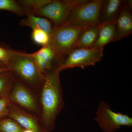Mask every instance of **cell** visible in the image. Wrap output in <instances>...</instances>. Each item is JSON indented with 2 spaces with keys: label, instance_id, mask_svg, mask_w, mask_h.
I'll return each instance as SVG.
<instances>
[{
  "label": "cell",
  "instance_id": "10",
  "mask_svg": "<svg viewBox=\"0 0 132 132\" xmlns=\"http://www.w3.org/2000/svg\"><path fill=\"white\" fill-rule=\"evenodd\" d=\"M39 71L45 76L55 70L53 62L55 59L54 51L49 45L43 46L37 52L29 54Z\"/></svg>",
  "mask_w": 132,
  "mask_h": 132
},
{
  "label": "cell",
  "instance_id": "1",
  "mask_svg": "<svg viewBox=\"0 0 132 132\" xmlns=\"http://www.w3.org/2000/svg\"><path fill=\"white\" fill-rule=\"evenodd\" d=\"M60 73L55 69L45 75L39 95L40 120L47 132L54 129L57 117L65 106Z\"/></svg>",
  "mask_w": 132,
  "mask_h": 132
},
{
  "label": "cell",
  "instance_id": "5",
  "mask_svg": "<svg viewBox=\"0 0 132 132\" xmlns=\"http://www.w3.org/2000/svg\"><path fill=\"white\" fill-rule=\"evenodd\" d=\"M103 1H85L73 10L67 22L79 27L99 26Z\"/></svg>",
  "mask_w": 132,
  "mask_h": 132
},
{
  "label": "cell",
  "instance_id": "12",
  "mask_svg": "<svg viewBox=\"0 0 132 132\" xmlns=\"http://www.w3.org/2000/svg\"><path fill=\"white\" fill-rule=\"evenodd\" d=\"M27 17L22 19L19 22L20 26L30 27L32 29L41 30L50 35L54 26L48 19L34 15L30 12H27Z\"/></svg>",
  "mask_w": 132,
  "mask_h": 132
},
{
  "label": "cell",
  "instance_id": "7",
  "mask_svg": "<svg viewBox=\"0 0 132 132\" xmlns=\"http://www.w3.org/2000/svg\"><path fill=\"white\" fill-rule=\"evenodd\" d=\"M7 98L11 103L38 116L40 119L39 95L15 78Z\"/></svg>",
  "mask_w": 132,
  "mask_h": 132
},
{
  "label": "cell",
  "instance_id": "20",
  "mask_svg": "<svg viewBox=\"0 0 132 132\" xmlns=\"http://www.w3.org/2000/svg\"><path fill=\"white\" fill-rule=\"evenodd\" d=\"M32 38L34 42L42 46L49 44L50 35L47 33L41 30L32 29Z\"/></svg>",
  "mask_w": 132,
  "mask_h": 132
},
{
  "label": "cell",
  "instance_id": "24",
  "mask_svg": "<svg viewBox=\"0 0 132 132\" xmlns=\"http://www.w3.org/2000/svg\"><path fill=\"white\" fill-rule=\"evenodd\" d=\"M7 67L5 65V64H3V63H2V62H0V67Z\"/></svg>",
  "mask_w": 132,
  "mask_h": 132
},
{
  "label": "cell",
  "instance_id": "9",
  "mask_svg": "<svg viewBox=\"0 0 132 132\" xmlns=\"http://www.w3.org/2000/svg\"><path fill=\"white\" fill-rule=\"evenodd\" d=\"M8 117L16 121L24 129L33 132H47L39 118L11 102Z\"/></svg>",
  "mask_w": 132,
  "mask_h": 132
},
{
  "label": "cell",
  "instance_id": "14",
  "mask_svg": "<svg viewBox=\"0 0 132 132\" xmlns=\"http://www.w3.org/2000/svg\"><path fill=\"white\" fill-rule=\"evenodd\" d=\"M116 29L114 23L101 24L100 26L98 36L94 47L104 50L107 44L116 41Z\"/></svg>",
  "mask_w": 132,
  "mask_h": 132
},
{
  "label": "cell",
  "instance_id": "19",
  "mask_svg": "<svg viewBox=\"0 0 132 132\" xmlns=\"http://www.w3.org/2000/svg\"><path fill=\"white\" fill-rule=\"evenodd\" d=\"M52 0H23L17 1L28 12L36 10L52 1Z\"/></svg>",
  "mask_w": 132,
  "mask_h": 132
},
{
  "label": "cell",
  "instance_id": "22",
  "mask_svg": "<svg viewBox=\"0 0 132 132\" xmlns=\"http://www.w3.org/2000/svg\"><path fill=\"white\" fill-rule=\"evenodd\" d=\"M9 60V54L7 48L2 47L0 46V62L3 63L7 67Z\"/></svg>",
  "mask_w": 132,
  "mask_h": 132
},
{
  "label": "cell",
  "instance_id": "21",
  "mask_svg": "<svg viewBox=\"0 0 132 132\" xmlns=\"http://www.w3.org/2000/svg\"><path fill=\"white\" fill-rule=\"evenodd\" d=\"M10 103L7 97H0V120L8 117Z\"/></svg>",
  "mask_w": 132,
  "mask_h": 132
},
{
  "label": "cell",
  "instance_id": "3",
  "mask_svg": "<svg viewBox=\"0 0 132 132\" xmlns=\"http://www.w3.org/2000/svg\"><path fill=\"white\" fill-rule=\"evenodd\" d=\"M84 27L68 22L54 26L50 35L49 44L54 51L55 60L60 62V65L68 55L76 48L78 38Z\"/></svg>",
  "mask_w": 132,
  "mask_h": 132
},
{
  "label": "cell",
  "instance_id": "13",
  "mask_svg": "<svg viewBox=\"0 0 132 132\" xmlns=\"http://www.w3.org/2000/svg\"><path fill=\"white\" fill-rule=\"evenodd\" d=\"M100 26L84 27L78 38L76 48L94 47L98 36Z\"/></svg>",
  "mask_w": 132,
  "mask_h": 132
},
{
  "label": "cell",
  "instance_id": "16",
  "mask_svg": "<svg viewBox=\"0 0 132 132\" xmlns=\"http://www.w3.org/2000/svg\"><path fill=\"white\" fill-rule=\"evenodd\" d=\"M15 77L10 70L0 74V97H7Z\"/></svg>",
  "mask_w": 132,
  "mask_h": 132
},
{
  "label": "cell",
  "instance_id": "18",
  "mask_svg": "<svg viewBox=\"0 0 132 132\" xmlns=\"http://www.w3.org/2000/svg\"><path fill=\"white\" fill-rule=\"evenodd\" d=\"M24 130L16 121L9 117L0 120V132H23Z\"/></svg>",
  "mask_w": 132,
  "mask_h": 132
},
{
  "label": "cell",
  "instance_id": "2",
  "mask_svg": "<svg viewBox=\"0 0 132 132\" xmlns=\"http://www.w3.org/2000/svg\"><path fill=\"white\" fill-rule=\"evenodd\" d=\"M7 49L9 54L7 67L16 79L39 95L45 76L39 71L29 54Z\"/></svg>",
  "mask_w": 132,
  "mask_h": 132
},
{
  "label": "cell",
  "instance_id": "25",
  "mask_svg": "<svg viewBox=\"0 0 132 132\" xmlns=\"http://www.w3.org/2000/svg\"><path fill=\"white\" fill-rule=\"evenodd\" d=\"M23 132H33L32 131L30 130H26V129H24Z\"/></svg>",
  "mask_w": 132,
  "mask_h": 132
},
{
  "label": "cell",
  "instance_id": "6",
  "mask_svg": "<svg viewBox=\"0 0 132 132\" xmlns=\"http://www.w3.org/2000/svg\"><path fill=\"white\" fill-rule=\"evenodd\" d=\"M94 120L104 132H115L122 127L132 126V119L127 114L114 112L104 101L99 102Z\"/></svg>",
  "mask_w": 132,
  "mask_h": 132
},
{
  "label": "cell",
  "instance_id": "8",
  "mask_svg": "<svg viewBox=\"0 0 132 132\" xmlns=\"http://www.w3.org/2000/svg\"><path fill=\"white\" fill-rule=\"evenodd\" d=\"M103 50L95 47L75 48L68 55L55 70L60 72L68 69L76 67L84 69L88 66H94L101 60Z\"/></svg>",
  "mask_w": 132,
  "mask_h": 132
},
{
  "label": "cell",
  "instance_id": "11",
  "mask_svg": "<svg viewBox=\"0 0 132 132\" xmlns=\"http://www.w3.org/2000/svg\"><path fill=\"white\" fill-rule=\"evenodd\" d=\"M116 29V41L120 40L130 35L132 32V15L131 9L122 3L114 22Z\"/></svg>",
  "mask_w": 132,
  "mask_h": 132
},
{
  "label": "cell",
  "instance_id": "15",
  "mask_svg": "<svg viewBox=\"0 0 132 132\" xmlns=\"http://www.w3.org/2000/svg\"><path fill=\"white\" fill-rule=\"evenodd\" d=\"M121 0L103 1L101 24L114 23L122 5Z\"/></svg>",
  "mask_w": 132,
  "mask_h": 132
},
{
  "label": "cell",
  "instance_id": "4",
  "mask_svg": "<svg viewBox=\"0 0 132 132\" xmlns=\"http://www.w3.org/2000/svg\"><path fill=\"white\" fill-rule=\"evenodd\" d=\"M85 1V0H52L39 9L28 12L36 16L44 17L52 22L54 26H59L67 22L73 10Z\"/></svg>",
  "mask_w": 132,
  "mask_h": 132
},
{
  "label": "cell",
  "instance_id": "17",
  "mask_svg": "<svg viewBox=\"0 0 132 132\" xmlns=\"http://www.w3.org/2000/svg\"><path fill=\"white\" fill-rule=\"evenodd\" d=\"M0 10L12 12L19 16L27 15V11L23 7L13 0H0Z\"/></svg>",
  "mask_w": 132,
  "mask_h": 132
},
{
  "label": "cell",
  "instance_id": "23",
  "mask_svg": "<svg viewBox=\"0 0 132 132\" xmlns=\"http://www.w3.org/2000/svg\"><path fill=\"white\" fill-rule=\"evenodd\" d=\"M9 70H10L7 67H0V74Z\"/></svg>",
  "mask_w": 132,
  "mask_h": 132
}]
</instances>
